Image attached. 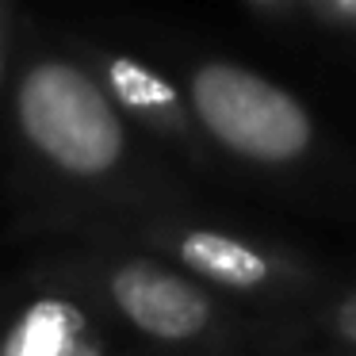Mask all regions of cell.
I'll list each match as a JSON object with an SVG mask.
<instances>
[{
  "label": "cell",
  "instance_id": "7",
  "mask_svg": "<svg viewBox=\"0 0 356 356\" xmlns=\"http://www.w3.org/2000/svg\"><path fill=\"white\" fill-rule=\"evenodd\" d=\"M337 325H341V333H345L348 341H356V295H348V299L341 302V314H337Z\"/></svg>",
  "mask_w": 356,
  "mask_h": 356
},
{
  "label": "cell",
  "instance_id": "2",
  "mask_svg": "<svg viewBox=\"0 0 356 356\" xmlns=\"http://www.w3.org/2000/svg\"><path fill=\"white\" fill-rule=\"evenodd\" d=\"M200 119L218 142L257 161H287L310 142V119L284 88L238 65H203L192 81Z\"/></svg>",
  "mask_w": 356,
  "mask_h": 356
},
{
  "label": "cell",
  "instance_id": "3",
  "mask_svg": "<svg viewBox=\"0 0 356 356\" xmlns=\"http://www.w3.org/2000/svg\"><path fill=\"white\" fill-rule=\"evenodd\" d=\"M111 295L138 330L165 341L192 337L207 325V299L188 280L157 264H127L111 276Z\"/></svg>",
  "mask_w": 356,
  "mask_h": 356
},
{
  "label": "cell",
  "instance_id": "5",
  "mask_svg": "<svg viewBox=\"0 0 356 356\" xmlns=\"http://www.w3.org/2000/svg\"><path fill=\"white\" fill-rule=\"evenodd\" d=\"M81 333V314L65 302H39L16 330L8 356H65Z\"/></svg>",
  "mask_w": 356,
  "mask_h": 356
},
{
  "label": "cell",
  "instance_id": "6",
  "mask_svg": "<svg viewBox=\"0 0 356 356\" xmlns=\"http://www.w3.org/2000/svg\"><path fill=\"white\" fill-rule=\"evenodd\" d=\"M108 77H111V88L131 108H165V104H172V88L149 70H142L138 62H131V58H115L108 65Z\"/></svg>",
  "mask_w": 356,
  "mask_h": 356
},
{
  "label": "cell",
  "instance_id": "9",
  "mask_svg": "<svg viewBox=\"0 0 356 356\" xmlns=\"http://www.w3.org/2000/svg\"><path fill=\"white\" fill-rule=\"evenodd\" d=\"M337 12H345V16H356V4H337Z\"/></svg>",
  "mask_w": 356,
  "mask_h": 356
},
{
  "label": "cell",
  "instance_id": "10",
  "mask_svg": "<svg viewBox=\"0 0 356 356\" xmlns=\"http://www.w3.org/2000/svg\"><path fill=\"white\" fill-rule=\"evenodd\" d=\"M0 73H4V50H0Z\"/></svg>",
  "mask_w": 356,
  "mask_h": 356
},
{
  "label": "cell",
  "instance_id": "4",
  "mask_svg": "<svg viewBox=\"0 0 356 356\" xmlns=\"http://www.w3.org/2000/svg\"><path fill=\"white\" fill-rule=\"evenodd\" d=\"M180 253H184V261L195 272L218 280V284H230V287H253L268 276L264 257H257L249 245H241L234 238H222V234H207V230L188 234Z\"/></svg>",
  "mask_w": 356,
  "mask_h": 356
},
{
  "label": "cell",
  "instance_id": "8",
  "mask_svg": "<svg viewBox=\"0 0 356 356\" xmlns=\"http://www.w3.org/2000/svg\"><path fill=\"white\" fill-rule=\"evenodd\" d=\"M65 356H96V348H88V345H85V341H81V337H77V341H73V345H70V348H65Z\"/></svg>",
  "mask_w": 356,
  "mask_h": 356
},
{
  "label": "cell",
  "instance_id": "1",
  "mask_svg": "<svg viewBox=\"0 0 356 356\" xmlns=\"http://www.w3.org/2000/svg\"><path fill=\"white\" fill-rule=\"evenodd\" d=\"M19 123L27 138L62 169L92 177L115 165L123 131L108 96L88 73L65 62H42L19 85Z\"/></svg>",
  "mask_w": 356,
  "mask_h": 356
}]
</instances>
